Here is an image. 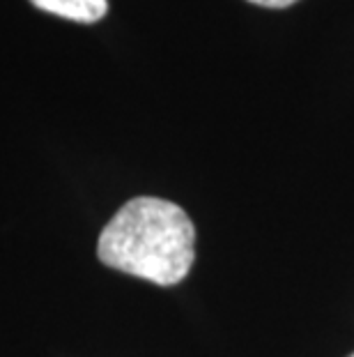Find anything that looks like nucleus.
<instances>
[{"instance_id":"nucleus-3","label":"nucleus","mask_w":354,"mask_h":357,"mask_svg":"<svg viewBox=\"0 0 354 357\" xmlns=\"http://www.w3.org/2000/svg\"><path fill=\"white\" fill-rule=\"evenodd\" d=\"M248 3L260 5V7H272V10H283V7L295 5L297 0H248Z\"/></svg>"},{"instance_id":"nucleus-2","label":"nucleus","mask_w":354,"mask_h":357,"mask_svg":"<svg viewBox=\"0 0 354 357\" xmlns=\"http://www.w3.org/2000/svg\"><path fill=\"white\" fill-rule=\"evenodd\" d=\"M37 10L77 24H97L106 17L108 0H30Z\"/></svg>"},{"instance_id":"nucleus-4","label":"nucleus","mask_w":354,"mask_h":357,"mask_svg":"<svg viewBox=\"0 0 354 357\" xmlns=\"http://www.w3.org/2000/svg\"><path fill=\"white\" fill-rule=\"evenodd\" d=\"M348 357H354V353H352V355H348Z\"/></svg>"},{"instance_id":"nucleus-1","label":"nucleus","mask_w":354,"mask_h":357,"mask_svg":"<svg viewBox=\"0 0 354 357\" xmlns=\"http://www.w3.org/2000/svg\"><path fill=\"white\" fill-rule=\"evenodd\" d=\"M193 245V222L179 205L138 196L124 203L104 226L97 256L106 268L156 286H175L191 272Z\"/></svg>"}]
</instances>
